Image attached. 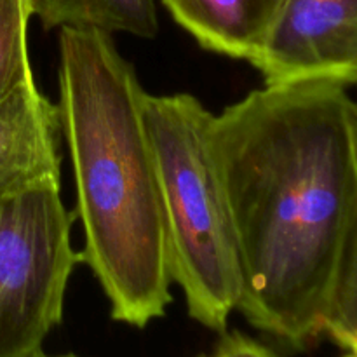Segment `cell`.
<instances>
[{"mask_svg":"<svg viewBox=\"0 0 357 357\" xmlns=\"http://www.w3.org/2000/svg\"><path fill=\"white\" fill-rule=\"evenodd\" d=\"M356 112L347 87L265 84L215 115V149L243 268L237 307L303 351L324 316L356 199Z\"/></svg>","mask_w":357,"mask_h":357,"instance_id":"6da1fadb","label":"cell"},{"mask_svg":"<svg viewBox=\"0 0 357 357\" xmlns=\"http://www.w3.org/2000/svg\"><path fill=\"white\" fill-rule=\"evenodd\" d=\"M59 117L75 183L80 261L110 302L112 319L145 328L166 316L169 258L145 89L110 33L59 30Z\"/></svg>","mask_w":357,"mask_h":357,"instance_id":"7a4b0ae2","label":"cell"},{"mask_svg":"<svg viewBox=\"0 0 357 357\" xmlns=\"http://www.w3.org/2000/svg\"><path fill=\"white\" fill-rule=\"evenodd\" d=\"M213 124L215 115L192 94L146 93L171 279L188 316L225 333L243 296V268Z\"/></svg>","mask_w":357,"mask_h":357,"instance_id":"3957f363","label":"cell"},{"mask_svg":"<svg viewBox=\"0 0 357 357\" xmlns=\"http://www.w3.org/2000/svg\"><path fill=\"white\" fill-rule=\"evenodd\" d=\"M59 190L0 197V357H31L61 323L80 253Z\"/></svg>","mask_w":357,"mask_h":357,"instance_id":"277c9868","label":"cell"},{"mask_svg":"<svg viewBox=\"0 0 357 357\" xmlns=\"http://www.w3.org/2000/svg\"><path fill=\"white\" fill-rule=\"evenodd\" d=\"M250 63L265 84L357 86V0H286Z\"/></svg>","mask_w":357,"mask_h":357,"instance_id":"5b68a950","label":"cell"},{"mask_svg":"<svg viewBox=\"0 0 357 357\" xmlns=\"http://www.w3.org/2000/svg\"><path fill=\"white\" fill-rule=\"evenodd\" d=\"M61 117L26 79L0 100V197L61 185Z\"/></svg>","mask_w":357,"mask_h":357,"instance_id":"8992f818","label":"cell"},{"mask_svg":"<svg viewBox=\"0 0 357 357\" xmlns=\"http://www.w3.org/2000/svg\"><path fill=\"white\" fill-rule=\"evenodd\" d=\"M162 3L201 47L251 61L286 0H162Z\"/></svg>","mask_w":357,"mask_h":357,"instance_id":"52a82bcc","label":"cell"},{"mask_svg":"<svg viewBox=\"0 0 357 357\" xmlns=\"http://www.w3.org/2000/svg\"><path fill=\"white\" fill-rule=\"evenodd\" d=\"M33 16L49 28H84L153 38L159 30L155 0H30Z\"/></svg>","mask_w":357,"mask_h":357,"instance_id":"ba28073f","label":"cell"},{"mask_svg":"<svg viewBox=\"0 0 357 357\" xmlns=\"http://www.w3.org/2000/svg\"><path fill=\"white\" fill-rule=\"evenodd\" d=\"M356 112V101H354ZM356 160H357V112H356ZM324 335L340 349L357 342V185L351 223L342 248L337 275L324 316Z\"/></svg>","mask_w":357,"mask_h":357,"instance_id":"9c48e42d","label":"cell"},{"mask_svg":"<svg viewBox=\"0 0 357 357\" xmlns=\"http://www.w3.org/2000/svg\"><path fill=\"white\" fill-rule=\"evenodd\" d=\"M30 0H0V100L33 77L28 54Z\"/></svg>","mask_w":357,"mask_h":357,"instance_id":"30bf717a","label":"cell"},{"mask_svg":"<svg viewBox=\"0 0 357 357\" xmlns=\"http://www.w3.org/2000/svg\"><path fill=\"white\" fill-rule=\"evenodd\" d=\"M208 357H281L265 347L260 342L253 340L248 335L241 331H232V333H222V340L216 344L213 354Z\"/></svg>","mask_w":357,"mask_h":357,"instance_id":"8fae6325","label":"cell"},{"mask_svg":"<svg viewBox=\"0 0 357 357\" xmlns=\"http://www.w3.org/2000/svg\"><path fill=\"white\" fill-rule=\"evenodd\" d=\"M342 351H344V354H342L340 357H357V342L347 345V347L342 349Z\"/></svg>","mask_w":357,"mask_h":357,"instance_id":"7c38bea8","label":"cell"},{"mask_svg":"<svg viewBox=\"0 0 357 357\" xmlns=\"http://www.w3.org/2000/svg\"><path fill=\"white\" fill-rule=\"evenodd\" d=\"M31 357H75V356H47V354H44V352H37V354L35 356H31Z\"/></svg>","mask_w":357,"mask_h":357,"instance_id":"4fadbf2b","label":"cell"},{"mask_svg":"<svg viewBox=\"0 0 357 357\" xmlns=\"http://www.w3.org/2000/svg\"><path fill=\"white\" fill-rule=\"evenodd\" d=\"M197 357H208V354H199Z\"/></svg>","mask_w":357,"mask_h":357,"instance_id":"5bb4252c","label":"cell"},{"mask_svg":"<svg viewBox=\"0 0 357 357\" xmlns=\"http://www.w3.org/2000/svg\"><path fill=\"white\" fill-rule=\"evenodd\" d=\"M356 112H357V101H356Z\"/></svg>","mask_w":357,"mask_h":357,"instance_id":"9a60e30c","label":"cell"}]
</instances>
